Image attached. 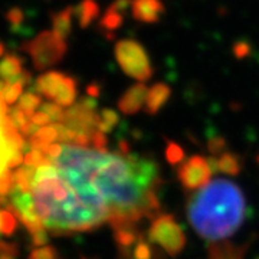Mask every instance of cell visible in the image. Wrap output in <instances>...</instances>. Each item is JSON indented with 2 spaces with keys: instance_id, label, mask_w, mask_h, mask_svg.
<instances>
[{
  "instance_id": "cell-18",
  "label": "cell",
  "mask_w": 259,
  "mask_h": 259,
  "mask_svg": "<svg viewBox=\"0 0 259 259\" xmlns=\"http://www.w3.org/2000/svg\"><path fill=\"white\" fill-rule=\"evenodd\" d=\"M28 259H59V252L52 245H45L40 248H33L29 252Z\"/></svg>"
},
{
  "instance_id": "cell-12",
  "label": "cell",
  "mask_w": 259,
  "mask_h": 259,
  "mask_svg": "<svg viewBox=\"0 0 259 259\" xmlns=\"http://www.w3.org/2000/svg\"><path fill=\"white\" fill-rule=\"evenodd\" d=\"M168 90L164 85H157L151 90H148L147 100H146V110L148 114H154L160 110V107L167 101Z\"/></svg>"
},
{
  "instance_id": "cell-22",
  "label": "cell",
  "mask_w": 259,
  "mask_h": 259,
  "mask_svg": "<svg viewBox=\"0 0 259 259\" xmlns=\"http://www.w3.org/2000/svg\"><path fill=\"white\" fill-rule=\"evenodd\" d=\"M6 19H8V22H9L12 28H16V26L23 23V20H25V13L19 9V8H12V9L8 10Z\"/></svg>"
},
{
  "instance_id": "cell-6",
  "label": "cell",
  "mask_w": 259,
  "mask_h": 259,
  "mask_svg": "<svg viewBox=\"0 0 259 259\" xmlns=\"http://www.w3.org/2000/svg\"><path fill=\"white\" fill-rule=\"evenodd\" d=\"M35 90L40 97H45L49 101L61 105L62 108L72 107L78 95L76 81L72 76L58 71H48L37 76Z\"/></svg>"
},
{
  "instance_id": "cell-21",
  "label": "cell",
  "mask_w": 259,
  "mask_h": 259,
  "mask_svg": "<svg viewBox=\"0 0 259 259\" xmlns=\"http://www.w3.org/2000/svg\"><path fill=\"white\" fill-rule=\"evenodd\" d=\"M49 236H51V233L47 229H39V231L30 232V243H32L33 248L45 246L49 242Z\"/></svg>"
},
{
  "instance_id": "cell-16",
  "label": "cell",
  "mask_w": 259,
  "mask_h": 259,
  "mask_svg": "<svg viewBox=\"0 0 259 259\" xmlns=\"http://www.w3.org/2000/svg\"><path fill=\"white\" fill-rule=\"evenodd\" d=\"M40 105H42V97L33 93H25L18 101L19 110L28 114L29 117H32L33 112H36L37 108H40Z\"/></svg>"
},
{
  "instance_id": "cell-20",
  "label": "cell",
  "mask_w": 259,
  "mask_h": 259,
  "mask_svg": "<svg viewBox=\"0 0 259 259\" xmlns=\"http://www.w3.org/2000/svg\"><path fill=\"white\" fill-rule=\"evenodd\" d=\"M19 248L16 243L0 241V259H18Z\"/></svg>"
},
{
  "instance_id": "cell-17",
  "label": "cell",
  "mask_w": 259,
  "mask_h": 259,
  "mask_svg": "<svg viewBox=\"0 0 259 259\" xmlns=\"http://www.w3.org/2000/svg\"><path fill=\"white\" fill-rule=\"evenodd\" d=\"M157 2L156 0H139L137 2V16L143 20L154 19L157 15Z\"/></svg>"
},
{
  "instance_id": "cell-5",
  "label": "cell",
  "mask_w": 259,
  "mask_h": 259,
  "mask_svg": "<svg viewBox=\"0 0 259 259\" xmlns=\"http://www.w3.org/2000/svg\"><path fill=\"white\" fill-rule=\"evenodd\" d=\"M147 238L168 256L179 255L186 245L185 232L176 222V219L170 214L158 213L154 219H151Z\"/></svg>"
},
{
  "instance_id": "cell-1",
  "label": "cell",
  "mask_w": 259,
  "mask_h": 259,
  "mask_svg": "<svg viewBox=\"0 0 259 259\" xmlns=\"http://www.w3.org/2000/svg\"><path fill=\"white\" fill-rule=\"evenodd\" d=\"M33 167L29 192L44 229L55 236L111 225L122 248L136 242V226L158 214V164L120 147L54 143Z\"/></svg>"
},
{
  "instance_id": "cell-11",
  "label": "cell",
  "mask_w": 259,
  "mask_h": 259,
  "mask_svg": "<svg viewBox=\"0 0 259 259\" xmlns=\"http://www.w3.org/2000/svg\"><path fill=\"white\" fill-rule=\"evenodd\" d=\"M72 9L66 8V9L61 10L58 13L52 15V30L55 32L58 36L62 39H66L68 35L71 33L72 29Z\"/></svg>"
},
{
  "instance_id": "cell-23",
  "label": "cell",
  "mask_w": 259,
  "mask_h": 259,
  "mask_svg": "<svg viewBox=\"0 0 259 259\" xmlns=\"http://www.w3.org/2000/svg\"><path fill=\"white\" fill-rule=\"evenodd\" d=\"M30 121L36 125V127H47V125H49V124H52V120L48 117L47 114L44 111H36V112H33V115L30 117Z\"/></svg>"
},
{
  "instance_id": "cell-25",
  "label": "cell",
  "mask_w": 259,
  "mask_h": 259,
  "mask_svg": "<svg viewBox=\"0 0 259 259\" xmlns=\"http://www.w3.org/2000/svg\"><path fill=\"white\" fill-rule=\"evenodd\" d=\"M81 259H90V258H85V256H82V258H81Z\"/></svg>"
},
{
  "instance_id": "cell-14",
  "label": "cell",
  "mask_w": 259,
  "mask_h": 259,
  "mask_svg": "<svg viewBox=\"0 0 259 259\" xmlns=\"http://www.w3.org/2000/svg\"><path fill=\"white\" fill-rule=\"evenodd\" d=\"M74 13L76 15V18H78L79 25H81L82 28H85V26H88V25L93 22V19L98 15V6L94 3L93 0H83L81 5L76 6V9H75Z\"/></svg>"
},
{
  "instance_id": "cell-24",
  "label": "cell",
  "mask_w": 259,
  "mask_h": 259,
  "mask_svg": "<svg viewBox=\"0 0 259 259\" xmlns=\"http://www.w3.org/2000/svg\"><path fill=\"white\" fill-rule=\"evenodd\" d=\"M5 55H6V48H5V45L0 42V58H3Z\"/></svg>"
},
{
  "instance_id": "cell-13",
  "label": "cell",
  "mask_w": 259,
  "mask_h": 259,
  "mask_svg": "<svg viewBox=\"0 0 259 259\" xmlns=\"http://www.w3.org/2000/svg\"><path fill=\"white\" fill-rule=\"evenodd\" d=\"M23 85L20 82L9 83L0 79V97L6 105H13L23 95Z\"/></svg>"
},
{
  "instance_id": "cell-15",
  "label": "cell",
  "mask_w": 259,
  "mask_h": 259,
  "mask_svg": "<svg viewBox=\"0 0 259 259\" xmlns=\"http://www.w3.org/2000/svg\"><path fill=\"white\" fill-rule=\"evenodd\" d=\"M19 219L15 213L8 207L0 209V235L5 236H12L15 232L18 231Z\"/></svg>"
},
{
  "instance_id": "cell-3",
  "label": "cell",
  "mask_w": 259,
  "mask_h": 259,
  "mask_svg": "<svg viewBox=\"0 0 259 259\" xmlns=\"http://www.w3.org/2000/svg\"><path fill=\"white\" fill-rule=\"evenodd\" d=\"M8 105L0 97V177L23 164L25 139L13 127Z\"/></svg>"
},
{
  "instance_id": "cell-7",
  "label": "cell",
  "mask_w": 259,
  "mask_h": 259,
  "mask_svg": "<svg viewBox=\"0 0 259 259\" xmlns=\"http://www.w3.org/2000/svg\"><path fill=\"white\" fill-rule=\"evenodd\" d=\"M115 56L121 69L130 76L146 81L151 75V65L141 45L133 40H122L115 48Z\"/></svg>"
},
{
  "instance_id": "cell-10",
  "label": "cell",
  "mask_w": 259,
  "mask_h": 259,
  "mask_svg": "<svg viewBox=\"0 0 259 259\" xmlns=\"http://www.w3.org/2000/svg\"><path fill=\"white\" fill-rule=\"evenodd\" d=\"M148 90H146L143 85H136L131 90L122 95L120 100V110L124 114H134L143 107V104H146L147 100Z\"/></svg>"
},
{
  "instance_id": "cell-8",
  "label": "cell",
  "mask_w": 259,
  "mask_h": 259,
  "mask_svg": "<svg viewBox=\"0 0 259 259\" xmlns=\"http://www.w3.org/2000/svg\"><path fill=\"white\" fill-rule=\"evenodd\" d=\"M212 160L202 156H192L186 161H182L179 167V180L187 192L202 189L213 179Z\"/></svg>"
},
{
  "instance_id": "cell-9",
  "label": "cell",
  "mask_w": 259,
  "mask_h": 259,
  "mask_svg": "<svg viewBox=\"0 0 259 259\" xmlns=\"http://www.w3.org/2000/svg\"><path fill=\"white\" fill-rule=\"evenodd\" d=\"M0 79L6 82H20L23 87L30 83L32 75L23 68V59L15 54H6L0 59Z\"/></svg>"
},
{
  "instance_id": "cell-2",
  "label": "cell",
  "mask_w": 259,
  "mask_h": 259,
  "mask_svg": "<svg viewBox=\"0 0 259 259\" xmlns=\"http://www.w3.org/2000/svg\"><path fill=\"white\" fill-rule=\"evenodd\" d=\"M186 212L194 232L216 243L239 231L246 218V200L235 182L216 177L202 189L189 192Z\"/></svg>"
},
{
  "instance_id": "cell-19",
  "label": "cell",
  "mask_w": 259,
  "mask_h": 259,
  "mask_svg": "<svg viewBox=\"0 0 259 259\" xmlns=\"http://www.w3.org/2000/svg\"><path fill=\"white\" fill-rule=\"evenodd\" d=\"M40 111L45 112L48 117L52 120V122H58V121L62 118L65 110L61 107V105L55 104V102L48 101V102H42V105H40Z\"/></svg>"
},
{
  "instance_id": "cell-4",
  "label": "cell",
  "mask_w": 259,
  "mask_h": 259,
  "mask_svg": "<svg viewBox=\"0 0 259 259\" xmlns=\"http://www.w3.org/2000/svg\"><path fill=\"white\" fill-rule=\"evenodd\" d=\"M22 49L29 54L35 69L45 71L62 61L66 52V44L65 39L58 36L54 30H44L25 44Z\"/></svg>"
}]
</instances>
